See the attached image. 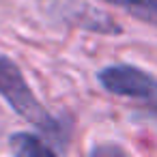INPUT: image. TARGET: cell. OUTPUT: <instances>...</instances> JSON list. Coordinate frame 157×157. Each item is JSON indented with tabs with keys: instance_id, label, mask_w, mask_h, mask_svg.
<instances>
[{
	"instance_id": "1",
	"label": "cell",
	"mask_w": 157,
	"mask_h": 157,
	"mask_svg": "<svg viewBox=\"0 0 157 157\" xmlns=\"http://www.w3.org/2000/svg\"><path fill=\"white\" fill-rule=\"evenodd\" d=\"M0 97H2L15 114H20L22 118H26L35 129H39L60 153H63V138H65V127L63 123H58L43 105L41 101L35 97L30 84L26 82L20 65L0 54Z\"/></svg>"
},
{
	"instance_id": "2",
	"label": "cell",
	"mask_w": 157,
	"mask_h": 157,
	"mask_svg": "<svg viewBox=\"0 0 157 157\" xmlns=\"http://www.w3.org/2000/svg\"><path fill=\"white\" fill-rule=\"evenodd\" d=\"M97 82L110 95L144 101L157 108V78L142 67H136L129 63L108 65L97 71Z\"/></svg>"
},
{
	"instance_id": "3",
	"label": "cell",
	"mask_w": 157,
	"mask_h": 157,
	"mask_svg": "<svg viewBox=\"0 0 157 157\" xmlns=\"http://www.w3.org/2000/svg\"><path fill=\"white\" fill-rule=\"evenodd\" d=\"M9 148L17 157H41V155H58L60 151L48 140L30 131H17L9 138Z\"/></svg>"
},
{
	"instance_id": "4",
	"label": "cell",
	"mask_w": 157,
	"mask_h": 157,
	"mask_svg": "<svg viewBox=\"0 0 157 157\" xmlns=\"http://www.w3.org/2000/svg\"><path fill=\"white\" fill-rule=\"evenodd\" d=\"M103 2L118 7L131 17L157 28V0H103Z\"/></svg>"
},
{
	"instance_id": "5",
	"label": "cell",
	"mask_w": 157,
	"mask_h": 157,
	"mask_svg": "<svg viewBox=\"0 0 157 157\" xmlns=\"http://www.w3.org/2000/svg\"><path fill=\"white\" fill-rule=\"evenodd\" d=\"M93 153H95V155H108V153H118V155H123V153H125V148H114V146H99V148H93Z\"/></svg>"
}]
</instances>
